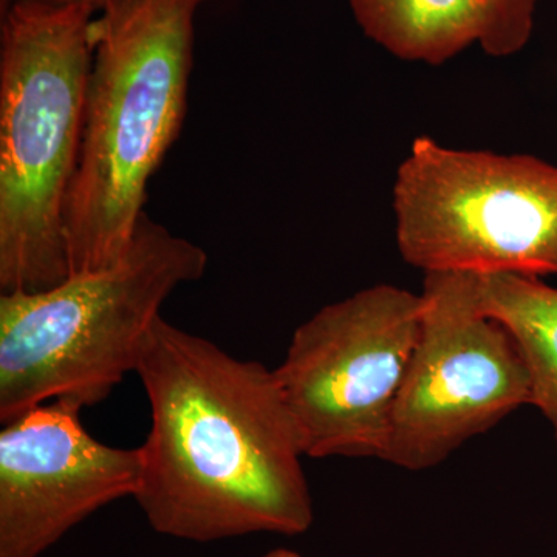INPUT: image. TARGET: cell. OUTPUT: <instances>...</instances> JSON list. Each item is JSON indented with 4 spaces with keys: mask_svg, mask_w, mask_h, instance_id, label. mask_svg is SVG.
I'll return each instance as SVG.
<instances>
[{
    "mask_svg": "<svg viewBox=\"0 0 557 557\" xmlns=\"http://www.w3.org/2000/svg\"><path fill=\"white\" fill-rule=\"evenodd\" d=\"M399 255L426 273L557 274V168L418 137L394 185Z\"/></svg>",
    "mask_w": 557,
    "mask_h": 557,
    "instance_id": "cell-5",
    "label": "cell"
},
{
    "mask_svg": "<svg viewBox=\"0 0 557 557\" xmlns=\"http://www.w3.org/2000/svg\"><path fill=\"white\" fill-rule=\"evenodd\" d=\"M215 0H113L91 21L78 170L65 209L72 274L112 265L185 121L196 20Z\"/></svg>",
    "mask_w": 557,
    "mask_h": 557,
    "instance_id": "cell-2",
    "label": "cell"
},
{
    "mask_svg": "<svg viewBox=\"0 0 557 557\" xmlns=\"http://www.w3.org/2000/svg\"><path fill=\"white\" fill-rule=\"evenodd\" d=\"M358 27L387 53L442 65L471 47L508 58L528 46L539 0H347Z\"/></svg>",
    "mask_w": 557,
    "mask_h": 557,
    "instance_id": "cell-9",
    "label": "cell"
},
{
    "mask_svg": "<svg viewBox=\"0 0 557 557\" xmlns=\"http://www.w3.org/2000/svg\"><path fill=\"white\" fill-rule=\"evenodd\" d=\"M20 2L40 3V5L87 7V9H91L98 13V11L104 9V7L113 2V0H20Z\"/></svg>",
    "mask_w": 557,
    "mask_h": 557,
    "instance_id": "cell-11",
    "label": "cell"
},
{
    "mask_svg": "<svg viewBox=\"0 0 557 557\" xmlns=\"http://www.w3.org/2000/svg\"><path fill=\"white\" fill-rule=\"evenodd\" d=\"M73 399H51L0 432V557H39L102 507L135 497L141 449L91 437Z\"/></svg>",
    "mask_w": 557,
    "mask_h": 557,
    "instance_id": "cell-8",
    "label": "cell"
},
{
    "mask_svg": "<svg viewBox=\"0 0 557 557\" xmlns=\"http://www.w3.org/2000/svg\"><path fill=\"white\" fill-rule=\"evenodd\" d=\"M423 310V295L376 284L296 329L274 373L307 457L383 460Z\"/></svg>",
    "mask_w": 557,
    "mask_h": 557,
    "instance_id": "cell-6",
    "label": "cell"
},
{
    "mask_svg": "<svg viewBox=\"0 0 557 557\" xmlns=\"http://www.w3.org/2000/svg\"><path fill=\"white\" fill-rule=\"evenodd\" d=\"M97 11L11 0L0 32V289L70 277L65 209L78 170Z\"/></svg>",
    "mask_w": 557,
    "mask_h": 557,
    "instance_id": "cell-3",
    "label": "cell"
},
{
    "mask_svg": "<svg viewBox=\"0 0 557 557\" xmlns=\"http://www.w3.org/2000/svg\"><path fill=\"white\" fill-rule=\"evenodd\" d=\"M135 373L150 405L135 500L164 536H300L313 523L298 424L276 373L159 318Z\"/></svg>",
    "mask_w": 557,
    "mask_h": 557,
    "instance_id": "cell-1",
    "label": "cell"
},
{
    "mask_svg": "<svg viewBox=\"0 0 557 557\" xmlns=\"http://www.w3.org/2000/svg\"><path fill=\"white\" fill-rule=\"evenodd\" d=\"M205 249L148 214L115 263L39 293L0 296V421L51 399L83 408L137 370L160 309L207 273Z\"/></svg>",
    "mask_w": 557,
    "mask_h": 557,
    "instance_id": "cell-4",
    "label": "cell"
},
{
    "mask_svg": "<svg viewBox=\"0 0 557 557\" xmlns=\"http://www.w3.org/2000/svg\"><path fill=\"white\" fill-rule=\"evenodd\" d=\"M480 309L516 341L528 376L531 405L547 418L557 442V288L522 274H475Z\"/></svg>",
    "mask_w": 557,
    "mask_h": 557,
    "instance_id": "cell-10",
    "label": "cell"
},
{
    "mask_svg": "<svg viewBox=\"0 0 557 557\" xmlns=\"http://www.w3.org/2000/svg\"><path fill=\"white\" fill-rule=\"evenodd\" d=\"M420 336L392 416L383 461L426 471L531 405L516 341L480 309L474 273H426Z\"/></svg>",
    "mask_w": 557,
    "mask_h": 557,
    "instance_id": "cell-7",
    "label": "cell"
},
{
    "mask_svg": "<svg viewBox=\"0 0 557 557\" xmlns=\"http://www.w3.org/2000/svg\"><path fill=\"white\" fill-rule=\"evenodd\" d=\"M262 557H300V555L298 552H295V549L276 548L273 549V552L267 553V555Z\"/></svg>",
    "mask_w": 557,
    "mask_h": 557,
    "instance_id": "cell-12",
    "label": "cell"
}]
</instances>
